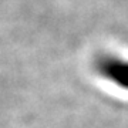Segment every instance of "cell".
I'll return each mask as SVG.
<instances>
[{"mask_svg": "<svg viewBox=\"0 0 128 128\" xmlns=\"http://www.w3.org/2000/svg\"><path fill=\"white\" fill-rule=\"evenodd\" d=\"M97 68L104 77L128 90V63L114 57H102L98 61Z\"/></svg>", "mask_w": 128, "mask_h": 128, "instance_id": "6da1fadb", "label": "cell"}]
</instances>
